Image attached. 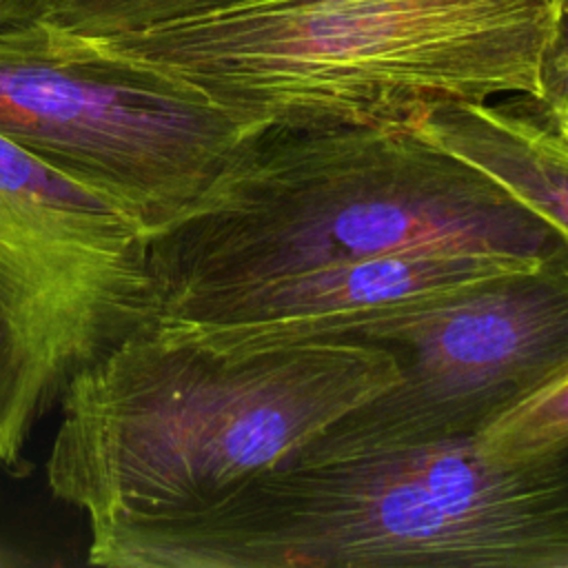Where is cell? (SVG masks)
<instances>
[{
    "label": "cell",
    "instance_id": "obj_1",
    "mask_svg": "<svg viewBox=\"0 0 568 568\" xmlns=\"http://www.w3.org/2000/svg\"><path fill=\"white\" fill-rule=\"evenodd\" d=\"M397 379L364 339L220 348L151 322L60 395L47 484L87 517L93 566L142 568L180 524Z\"/></svg>",
    "mask_w": 568,
    "mask_h": 568
},
{
    "label": "cell",
    "instance_id": "obj_2",
    "mask_svg": "<svg viewBox=\"0 0 568 568\" xmlns=\"http://www.w3.org/2000/svg\"><path fill=\"white\" fill-rule=\"evenodd\" d=\"M546 260L548 222L410 126H277L246 135L186 217L146 237L155 317L233 286L395 251Z\"/></svg>",
    "mask_w": 568,
    "mask_h": 568
},
{
    "label": "cell",
    "instance_id": "obj_3",
    "mask_svg": "<svg viewBox=\"0 0 568 568\" xmlns=\"http://www.w3.org/2000/svg\"><path fill=\"white\" fill-rule=\"evenodd\" d=\"M559 0H275L100 38L246 135L410 126L457 102L539 95Z\"/></svg>",
    "mask_w": 568,
    "mask_h": 568
},
{
    "label": "cell",
    "instance_id": "obj_4",
    "mask_svg": "<svg viewBox=\"0 0 568 568\" xmlns=\"http://www.w3.org/2000/svg\"><path fill=\"white\" fill-rule=\"evenodd\" d=\"M568 568V444L521 459L475 435L255 475L144 568Z\"/></svg>",
    "mask_w": 568,
    "mask_h": 568
},
{
    "label": "cell",
    "instance_id": "obj_5",
    "mask_svg": "<svg viewBox=\"0 0 568 568\" xmlns=\"http://www.w3.org/2000/svg\"><path fill=\"white\" fill-rule=\"evenodd\" d=\"M0 135L151 237L200 206L246 131L171 75L42 18L0 29Z\"/></svg>",
    "mask_w": 568,
    "mask_h": 568
},
{
    "label": "cell",
    "instance_id": "obj_6",
    "mask_svg": "<svg viewBox=\"0 0 568 568\" xmlns=\"http://www.w3.org/2000/svg\"><path fill=\"white\" fill-rule=\"evenodd\" d=\"M155 320L146 235L0 135V470L73 377Z\"/></svg>",
    "mask_w": 568,
    "mask_h": 568
},
{
    "label": "cell",
    "instance_id": "obj_7",
    "mask_svg": "<svg viewBox=\"0 0 568 568\" xmlns=\"http://www.w3.org/2000/svg\"><path fill=\"white\" fill-rule=\"evenodd\" d=\"M399 379L293 459H328L477 435L568 359V248L535 268L371 324Z\"/></svg>",
    "mask_w": 568,
    "mask_h": 568
},
{
    "label": "cell",
    "instance_id": "obj_8",
    "mask_svg": "<svg viewBox=\"0 0 568 568\" xmlns=\"http://www.w3.org/2000/svg\"><path fill=\"white\" fill-rule=\"evenodd\" d=\"M541 262L488 251H395L215 291L171 308L155 322L220 348L335 339Z\"/></svg>",
    "mask_w": 568,
    "mask_h": 568
},
{
    "label": "cell",
    "instance_id": "obj_9",
    "mask_svg": "<svg viewBox=\"0 0 568 568\" xmlns=\"http://www.w3.org/2000/svg\"><path fill=\"white\" fill-rule=\"evenodd\" d=\"M410 129L497 182L548 222L568 248V142L528 95L435 106Z\"/></svg>",
    "mask_w": 568,
    "mask_h": 568
},
{
    "label": "cell",
    "instance_id": "obj_10",
    "mask_svg": "<svg viewBox=\"0 0 568 568\" xmlns=\"http://www.w3.org/2000/svg\"><path fill=\"white\" fill-rule=\"evenodd\" d=\"M475 437L479 448L495 459H521L568 444V359Z\"/></svg>",
    "mask_w": 568,
    "mask_h": 568
},
{
    "label": "cell",
    "instance_id": "obj_11",
    "mask_svg": "<svg viewBox=\"0 0 568 568\" xmlns=\"http://www.w3.org/2000/svg\"><path fill=\"white\" fill-rule=\"evenodd\" d=\"M275 0H55L47 20L62 29L104 38Z\"/></svg>",
    "mask_w": 568,
    "mask_h": 568
},
{
    "label": "cell",
    "instance_id": "obj_12",
    "mask_svg": "<svg viewBox=\"0 0 568 568\" xmlns=\"http://www.w3.org/2000/svg\"><path fill=\"white\" fill-rule=\"evenodd\" d=\"M561 93H568V0H559L555 31L541 60L537 98Z\"/></svg>",
    "mask_w": 568,
    "mask_h": 568
},
{
    "label": "cell",
    "instance_id": "obj_13",
    "mask_svg": "<svg viewBox=\"0 0 568 568\" xmlns=\"http://www.w3.org/2000/svg\"><path fill=\"white\" fill-rule=\"evenodd\" d=\"M55 0H0V29L42 20L51 13Z\"/></svg>",
    "mask_w": 568,
    "mask_h": 568
},
{
    "label": "cell",
    "instance_id": "obj_14",
    "mask_svg": "<svg viewBox=\"0 0 568 568\" xmlns=\"http://www.w3.org/2000/svg\"><path fill=\"white\" fill-rule=\"evenodd\" d=\"M530 102L537 109V113L548 122V126L568 142V93L550 98H530Z\"/></svg>",
    "mask_w": 568,
    "mask_h": 568
}]
</instances>
